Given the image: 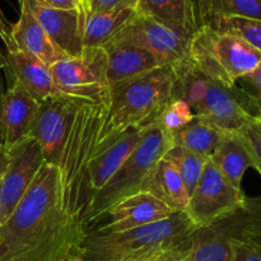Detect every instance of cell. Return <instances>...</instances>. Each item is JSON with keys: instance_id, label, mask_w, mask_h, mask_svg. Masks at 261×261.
Listing matches in <instances>:
<instances>
[{"instance_id": "cell-1", "label": "cell", "mask_w": 261, "mask_h": 261, "mask_svg": "<svg viewBox=\"0 0 261 261\" xmlns=\"http://www.w3.org/2000/svg\"><path fill=\"white\" fill-rule=\"evenodd\" d=\"M86 234L64 208L58 167L45 163L0 226V261H71Z\"/></svg>"}, {"instance_id": "cell-2", "label": "cell", "mask_w": 261, "mask_h": 261, "mask_svg": "<svg viewBox=\"0 0 261 261\" xmlns=\"http://www.w3.org/2000/svg\"><path fill=\"white\" fill-rule=\"evenodd\" d=\"M176 81L175 65H163L110 86L107 114L94 154L106 149L127 130L152 126L166 105L173 99Z\"/></svg>"}, {"instance_id": "cell-3", "label": "cell", "mask_w": 261, "mask_h": 261, "mask_svg": "<svg viewBox=\"0 0 261 261\" xmlns=\"http://www.w3.org/2000/svg\"><path fill=\"white\" fill-rule=\"evenodd\" d=\"M186 212L116 233L87 231L79 256L84 261H155L185 247L198 229Z\"/></svg>"}, {"instance_id": "cell-4", "label": "cell", "mask_w": 261, "mask_h": 261, "mask_svg": "<svg viewBox=\"0 0 261 261\" xmlns=\"http://www.w3.org/2000/svg\"><path fill=\"white\" fill-rule=\"evenodd\" d=\"M106 114L107 101L79 102L58 163L64 208L84 228L89 205L87 168L94 154L99 130Z\"/></svg>"}, {"instance_id": "cell-5", "label": "cell", "mask_w": 261, "mask_h": 261, "mask_svg": "<svg viewBox=\"0 0 261 261\" xmlns=\"http://www.w3.org/2000/svg\"><path fill=\"white\" fill-rule=\"evenodd\" d=\"M173 98L184 99L195 116L216 125L224 133H240L259 111L249 92L234 86L212 81L196 70L189 61L176 64Z\"/></svg>"}, {"instance_id": "cell-6", "label": "cell", "mask_w": 261, "mask_h": 261, "mask_svg": "<svg viewBox=\"0 0 261 261\" xmlns=\"http://www.w3.org/2000/svg\"><path fill=\"white\" fill-rule=\"evenodd\" d=\"M189 63L212 81L234 86L261 64V53L241 37L199 25L189 47Z\"/></svg>"}, {"instance_id": "cell-7", "label": "cell", "mask_w": 261, "mask_h": 261, "mask_svg": "<svg viewBox=\"0 0 261 261\" xmlns=\"http://www.w3.org/2000/svg\"><path fill=\"white\" fill-rule=\"evenodd\" d=\"M170 148V135L165 130L158 126L144 129L142 139L132 154L106 185L92 196L84 221L86 228L89 223L106 217L107 212L117 203L139 193L153 166L162 160Z\"/></svg>"}, {"instance_id": "cell-8", "label": "cell", "mask_w": 261, "mask_h": 261, "mask_svg": "<svg viewBox=\"0 0 261 261\" xmlns=\"http://www.w3.org/2000/svg\"><path fill=\"white\" fill-rule=\"evenodd\" d=\"M261 234V196L246 198L242 205L190 237L188 261H232L234 240Z\"/></svg>"}, {"instance_id": "cell-9", "label": "cell", "mask_w": 261, "mask_h": 261, "mask_svg": "<svg viewBox=\"0 0 261 261\" xmlns=\"http://www.w3.org/2000/svg\"><path fill=\"white\" fill-rule=\"evenodd\" d=\"M61 94L82 102L109 99L107 54L103 47H84L79 56L65 58L50 66Z\"/></svg>"}, {"instance_id": "cell-10", "label": "cell", "mask_w": 261, "mask_h": 261, "mask_svg": "<svg viewBox=\"0 0 261 261\" xmlns=\"http://www.w3.org/2000/svg\"><path fill=\"white\" fill-rule=\"evenodd\" d=\"M190 38L160 20L137 13L106 45L137 46L157 56L163 65H176L189 61Z\"/></svg>"}, {"instance_id": "cell-11", "label": "cell", "mask_w": 261, "mask_h": 261, "mask_svg": "<svg viewBox=\"0 0 261 261\" xmlns=\"http://www.w3.org/2000/svg\"><path fill=\"white\" fill-rule=\"evenodd\" d=\"M247 196L242 189L232 185L211 158L189 200L186 213L198 227H205L239 208Z\"/></svg>"}, {"instance_id": "cell-12", "label": "cell", "mask_w": 261, "mask_h": 261, "mask_svg": "<svg viewBox=\"0 0 261 261\" xmlns=\"http://www.w3.org/2000/svg\"><path fill=\"white\" fill-rule=\"evenodd\" d=\"M7 165L2 177V218L4 223L31 188L45 165L38 143L32 137L5 150Z\"/></svg>"}, {"instance_id": "cell-13", "label": "cell", "mask_w": 261, "mask_h": 261, "mask_svg": "<svg viewBox=\"0 0 261 261\" xmlns=\"http://www.w3.org/2000/svg\"><path fill=\"white\" fill-rule=\"evenodd\" d=\"M79 102L61 94L40 103L31 137L40 145L45 163L58 167Z\"/></svg>"}, {"instance_id": "cell-14", "label": "cell", "mask_w": 261, "mask_h": 261, "mask_svg": "<svg viewBox=\"0 0 261 261\" xmlns=\"http://www.w3.org/2000/svg\"><path fill=\"white\" fill-rule=\"evenodd\" d=\"M35 15L54 43L68 58L79 56L83 51L82 30H83L84 8L82 9H55L37 0H18Z\"/></svg>"}, {"instance_id": "cell-15", "label": "cell", "mask_w": 261, "mask_h": 261, "mask_svg": "<svg viewBox=\"0 0 261 261\" xmlns=\"http://www.w3.org/2000/svg\"><path fill=\"white\" fill-rule=\"evenodd\" d=\"M173 213L175 212L170 206L166 205L152 194L139 191L112 206L106 214L110 217L109 223L98 227L94 232L116 233L129 231L162 221L172 216Z\"/></svg>"}, {"instance_id": "cell-16", "label": "cell", "mask_w": 261, "mask_h": 261, "mask_svg": "<svg viewBox=\"0 0 261 261\" xmlns=\"http://www.w3.org/2000/svg\"><path fill=\"white\" fill-rule=\"evenodd\" d=\"M40 102L33 98L19 83L12 81L4 94L3 126L4 150L31 137Z\"/></svg>"}, {"instance_id": "cell-17", "label": "cell", "mask_w": 261, "mask_h": 261, "mask_svg": "<svg viewBox=\"0 0 261 261\" xmlns=\"http://www.w3.org/2000/svg\"><path fill=\"white\" fill-rule=\"evenodd\" d=\"M4 58V70L9 74L10 81L19 83L40 103L48 98L61 96L55 86L50 66L37 58L15 48L5 50Z\"/></svg>"}, {"instance_id": "cell-18", "label": "cell", "mask_w": 261, "mask_h": 261, "mask_svg": "<svg viewBox=\"0 0 261 261\" xmlns=\"http://www.w3.org/2000/svg\"><path fill=\"white\" fill-rule=\"evenodd\" d=\"M19 18L14 24L10 25V43L5 47V50H19L35 56L47 66L68 58L51 41L30 9L22 4H19Z\"/></svg>"}, {"instance_id": "cell-19", "label": "cell", "mask_w": 261, "mask_h": 261, "mask_svg": "<svg viewBox=\"0 0 261 261\" xmlns=\"http://www.w3.org/2000/svg\"><path fill=\"white\" fill-rule=\"evenodd\" d=\"M144 129L127 130L120 135L106 149L94 154L87 168V189L89 201L92 196L106 185L107 181L115 175L120 166L127 160L133 150L139 144Z\"/></svg>"}, {"instance_id": "cell-20", "label": "cell", "mask_w": 261, "mask_h": 261, "mask_svg": "<svg viewBox=\"0 0 261 261\" xmlns=\"http://www.w3.org/2000/svg\"><path fill=\"white\" fill-rule=\"evenodd\" d=\"M107 82L110 86L163 66L162 61L147 50L132 45H106Z\"/></svg>"}, {"instance_id": "cell-21", "label": "cell", "mask_w": 261, "mask_h": 261, "mask_svg": "<svg viewBox=\"0 0 261 261\" xmlns=\"http://www.w3.org/2000/svg\"><path fill=\"white\" fill-rule=\"evenodd\" d=\"M140 191L152 194L173 212L188 211L189 195L182 178L175 166L165 158L153 166Z\"/></svg>"}, {"instance_id": "cell-22", "label": "cell", "mask_w": 261, "mask_h": 261, "mask_svg": "<svg viewBox=\"0 0 261 261\" xmlns=\"http://www.w3.org/2000/svg\"><path fill=\"white\" fill-rule=\"evenodd\" d=\"M138 14L157 19L191 37L199 28L194 0H139Z\"/></svg>"}, {"instance_id": "cell-23", "label": "cell", "mask_w": 261, "mask_h": 261, "mask_svg": "<svg viewBox=\"0 0 261 261\" xmlns=\"http://www.w3.org/2000/svg\"><path fill=\"white\" fill-rule=\"evenodd\" d=\"M211 161L219 172L236 188H241L242 178L247 168L252 167L246 140L240 133H226L216 152L211 155Z\"/></svg>"}, {"instance_id": "cell-24", "label": "cell", "mask_w": 261, "mask_h": 261, "mask_svg": "<svg viewBox=\"0 0 261 261\" xmlns=\"http://www.w3.org/2000/svg\"><path fill=\"white\" fill-rule=\"evenodd\" d=\"M137 14L134 8H120L102 13L84 12L83 47H103Z\"/></svg>"}, {"instance_id": "cell-25", "label": "cell", "mask_w": 261, "mask_h": 261, "mask_svg": "<svg viewBox=\"0 0 261 261\" xmlns=\"http://www.w3.org/2000/svg\"><path fill=\"white\" fill-rule=\"evenodd\" d=\"M226 133L212 122L195 116L185 127L170 135L171 147H181L211 158Z\"/></svg>"}, {"instance_id": "cell-26", "label": "cell", "mask_w": 261, "mask_h": 261, "mask_svg": "<svg viewBox=\"0 0 261 261\" xmlns=\"http://www.w3.org/2000/svg\"><path fill=\"white\" fill-rule=\"evenodd\" d=\"M199 25L214 17L261 20V0H194Z\"/></svg>"}, {"instance_id": "cell-27", "label": "cell", "mask_w": 261, "mask_h": 261, "mask_svg": "<svg viewBox=\"0 0 261 261\" xmlns=\"http://www.w3.org/2000/svg\"><path fill=\"white\" fill-rule=\"evenodd\" d=\"M163 158L172 163L177 172L180 173L186 191H188L189 200H190L191 194L195 186L198 185L209 158L191 152V150L184 149L181 147H171L163 155Z\"/></svg>"}, {"instance_id": "cell-28", "label": "cell", "mask_w": 261, "mask_h": 261, "mask_svg": "<svg viewBox=\"0 0 261 261\" xmlns=\"http://www.w3.org/2000/svg\"><path fill=\"white\" fill-rule=\"evenodd\" d=\"M204 24L239 36L261 53V20L241 17H214Z\"/></svg>"}, {"instance_id": "cell-29", "label": "cell", "mask_w": 261, "mask_h": 261, "mask_svg": "<svg viewBox=\"0 0 261 261\" xmlns=\"http://www.w3.org/2000/svg\"><path fill=\"white\" fill-rule=\"evenodd\" d=\"M195 119V114L184 99L173 98L161 111L152 126H158L168 135L178 132ZM150 127V126H149Z\"/></svg>"}, {"instance_id": "cell-30", "label": "cell", "mask_w": 261, "mask_h": 261, "mask_svg": "<svg viewBox=\"0 0 261 261\" xmlns=\"http://www.w3.org/2000/svg\"><path fill=\"white\" fill-rule=\"evenodd\" d=\"M252 158V167L261 175V122L255 119L241 130Z\"/></svg>"}, {"instance_id": "cell-31", "label": "cell", "mask_w": 261, "mask_h": 261, "mask_svg": "<svg viewBox=\"0 0 261 261\" xmlns=\"http://www.w3.org/2000/svg\"><path fill=\"white\" fill-rule=\"evenodd\" d=\"M232 261H261V234L232 242Z\"/></svg>"}, {"instance_id": "cell-32", "label": "cell", "mask_w": 261, "mask_h": 261, "mask_svg": "<svg viewBox=\"0 0 261 261\" xmlns=\"http://www.w3.org/2000/svg\"><path fill=\"white\" fill-rule=\"evenodd\" d=\"M139 0H89L83 5L84 12L102 13L120 8H137Z\"/></svg>"}, {"instance_id": "cell-33", "label": "cell", "mask_w": 261, "mask_h": 261, "mask_svg": "<svg viewBox=\"0 0 261 261\" xmlns=\"http://www.w3.org/2000/svg\"><path fill=\"white\" fill-rule=\"evenodd\" d=\"M242 83L246 86V88H244L245 91L249 92L250 96L254 99L255 105L257 107V111L259 115L261 114V64L255 69L252 73H250L249 75L244 76L242 79Z\"/></svg>"}, {"instance_id": "cell-34", "label": "cell", "mask_w": 261, "mask_h": 261, "mask_svg": "<svg viewBox=\"0 0 261 261\" xmlns=\"http://www.w3.org/2000/svg\"><path fill=\"white\" fill-rule=\"evenodd\" d=\"M38 3L47 7L55 8V9H82L83 8V3L82 0H37Z\"/></svg>"}, {"instance_id": "cell-35", "label": "cell", "mask_w": 261, "mask_h": 261, "mask_svg": "<svg viewBox=\"0 0 261 261\" xmlns=\"http://www.w3.org/2000/svg\"><path fill=\"white\" fill-rule=\"evenodd\" d=\"M189 250H190V241L185 247L180 249L178 251L172 252V254L167 255V256L158 259L155 261H188L189 260Z\"/></svg>"}, {"instance_id": "cell-36", "label": "cell", "mask_w": 261, "mask_h": 261, "mask_svg": "<svg viewBox=\"0 0 261 261\" xmlns=\"http://www.w3.org/2000/svg\"><path fill=\"white\" fill-rule=\"evenodd\" d=\"M2 71V69H0ZM4 86H3L2 73H0V149H4V126H3V110H4Z\"/></svg>"}, {"instance_id": "cell-37", "label": "cell", "mask_w": 261, "mask_h": 261, "mask_svg": "<svg viewBox=\"0 0 261 261\" xmlns=\"http://www.w3.org/2000/svg\"><path fill=\"white\" fill-rule=\"evenodd\" d=\"M0 38H2L3 42H4L5 47L10 43V27L8 25V23L5 22L2 12H0Z\"/></svg>"}, {"instance_id": "cell-38", "label": "cell", "mask_w": 261, "mask_h": 261, "mask_svg": "<svg viewBox=\"0 0 261 261\" xmlns=\"http://www.w3.org/2000/svg\"><path fill=\"white\" fill-rule=\"evenodd\" d=\"M5 165H7V153L4 149H0V218H2V177Z\"/></svg>"}, {"instance_id": "cell-39", "label": "cell", "mask_w": 261, "mask_h": 261, "mask_svg": "<svg viewBox=\"0 0 261 261\" xmlns=\"http://www.w3.org/2000/svg\"><path fill=\"white\" fill-rule=\"evenodd\" d=\"M4 66H5V58H4V53L0 50V69L4 70Z\"/></svg>"}, {"instance_id": "cell-40", "label": "cell", "mask_w": 261, "mask_h": 261, "mask_svg": "<svg viewBox=\"0 0 261 261\" xmlns=\"http://www.w3.org/2000/svg\"><path fill=\"white\" fill-rule=\"evenodd\" d=\"M71 261H84V260H82L81 257H75V259H73Z\"/></svg>"}, {"instance_id": "cell-41", "label": "cell", "mask_w": 261, "mask_h": 261, "mask_svg": "<svg viewBox=\"0 0 261 261\" xmlns=\"http://www.w3.org/2000/svg\"><path fill=\"white\" fill-rule=\"evenodd\" d=\"M87 2H89V0H82V3H83V5H84V4H86V3H87Z\"/></svg>"}, {"instance_id": "cell-42", "label": "cell", "mask_w": 261, "mask_h": 261, "mask_svg": "<svg viewBox=\"0 0 261 261\" xmlns=\"http://www.w3.org/2000/svg\"><path fill=\"white\" fill-rule=\"evenodd\" d=\"M257 119H259V121H260V122H261V114H260V115H259V116H257Z\"/></svg>"}]
</instances>
